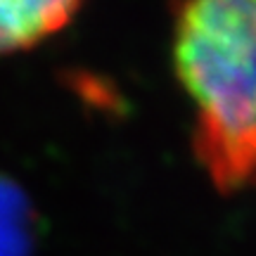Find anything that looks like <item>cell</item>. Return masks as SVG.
Returning a JSON list of instances; mask_svg holds the SVG:
<instances>
[{
  "mask_svg": "<svg viewBox=\"0 0 256 256\" xmlns=\"http://www.w3.org/2000/svg\"><path fill=\"white\" fill-rule=\"evenodd\" d=\"M38 216L24 188L0 174V256H34Z\"/></svg>",
  "mask_w": 256,
  "mask_h": 256,
  "instance_id": "3957f363",
  "label": "cell"
},
{
  "mask_svg": "<svg viewBox=\"0 0 256 256\" xmlns=\"http://www.w3.org/2000/svg\"><path fill=\"white\" fill-rule=\"evenodd\" d=\"M171 55L197 162L220 192L256 190V0H178Z\"/></svg>",
  "mask_w": 256,
  "mask_h": 256,
  "instance_id": "6da1fadb",
  "label": "cell"
},
{
  "mask_svg": "<svg viewBox=\"0 0 256 256\" xmlns=\"http://www.w3.org/2000/svg\"><path fill=\"white\" fill-rule=\"evenodd\" d=\"M83 0H0V55L36 48L72 24Z\"/></svg>",
  "mask_w": 256,
  "mask_h": 256,
  "instance_id": "7a4b0ae2",
  "label": "cell"
}]
</instances>
